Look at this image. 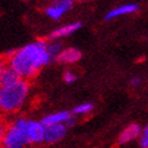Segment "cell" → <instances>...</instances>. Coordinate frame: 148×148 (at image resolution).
<instances>
[{"instance_id": "6da1fadb", "label": "cell", "mask_w": 148, "mask_h": 148, "mask_svg": "<svg viewBox=\"0 0 148 148\" xmlns=\"http://www.w3.org/2000/svg\"><path fill=\"white\" fill-rule=\"evenodd\" d=\"M46 40H35L14 50L9 57V67H11L21 79L30 80L40 72L41 68L53 60L47 49Z\"/></svg>"}, {"instance_id": "7a4b0ae2", "label": "cell", "mask_w": 148, "mask_h": 148, "mask_svg": "<svg viewBox=\"0 0 148 148\" xmlns=\"http://www.w3.org/2000/svg\"><path fill=\"white\" fill-rule=\"evenodd\" d=\"M30 94L29 80L20 79L11 85L0 86V113L14 114L26 104Z\"/></svg>"}, {"instance_id": "3957f363", "label": "cell", "mask_w": 148, "mask_h": 148, "mask_svg": "<svg viewBox=\"0 0 148 148\" xmlns=\"http://www.w3.org/2000/svg\"><path fill=\"white\" fill-rule=\"evenodd\" d=\"M27 124L28 119L23 116L12 120L6 127L0 148H24L30 145L27 136Z\"/></svg>"}, {"instance_id": "277c9868", "label": "cell", "mask_w": 148, "mask_h": 148, "mask_svg": "<svg viewBox=\"0 0 148 148\" xmlns=\"http://www.w3.org/2000/svg\"><path fill=\"white\" fill-rule=\"evenodd\" d=\"M46 126L41 120L28 119L27 124V136L30 145H40L45 142Z\"/></svg>"}, {"instance_id": "5b68a950", "label": "cell", "mask_w": 148, "mask_h": 148, "mask_svg": "<svg viewBox=\"0 0 148 148\" xmlns=\"http://www.w3.org/2000/svg\"><path fill=\"white\" fill-rule=\"evenodd\" d=\"M141 131H142V127H141L138 124H135V123H132V124L127 125L124 130H123L119 136H118V145L120 146H125V145H129L134 142V141H136L140 138L141 136Z\"/></svg>"}, {"instance_id": "8992f818", "label": "cell", "mask_w": 148, "mask_h": 148, "mask_svg": "<svg viewBox=\"0 0 148 148\" xmlns=\"http://www.w3.org/2000/svg\"><path fill=\"white\" fill-rule=\"evenodd\" d=\"M67 127L64 124H57V125H50L46 126L45 131V143L47 145H53L62 141L66 135H67Z\"/></svg>"}, {"instance_id": "52a82bcc", "label": "cell", "mask_w": 148, "mask_h": 148, "mask_svg": "<svg viewBox=\"0 0 148 148\" xmlns=\"http://www.w3.org/2000/svg\"><path fill=\"white\" fill-rule=\"evenodd\" d=\"M82 22H72L68 23L66 26H62L60 28H56L55 30L49 34V40H60L61 38H66V36H69L72 34H74L82 28Z\"/></svg>"}, {"instance_id": "ba28073f", "label": "cell", "mask_w": 148, "mask_h": 148, "mask_svg": "<svg viewBox=\"0 0 148 148\" xmlns=\"http://www.w3.org/2000/svg\"><path fill=\"white\" fill-rule=\"evenodd\" d=\"M82 58V51L77 47H67L63 49L61 51L55 60L57 61L58 63H62V64H73V63H77L78 61Z\"/></svg>"}, {"instance_id": "9c48e42d", "label": "cell", "mask_w": 148, "mask_h": 148, "mask_svg": "<svg viewBox=\"0 0 148 148\" xmlns=\"http://www.w3.org/2000/svg\"><path fill=\"white\" fill-rule=\"evenodd\" d=\"M72 112L68 110H57V112H53L45 115L44 118L41 119V121L45 124V126H50V125H57V124H64L67 120L71 118Z\"/></svg>"}, {"instance_id": "30bf717a", "label": "cell", "mask_w": 148, "mask_h": 148, "mask_svg": "<svg viewBox=\"0 0 148 148\" xmlns=\"http://www.w3.org/2000/svg\"><path fill=\"white\" fill-rule=\"evenodd\" d=\"M138 11V5L137 4H125V5H120L118 8H114L110 11L107 12L106 15V21H110L114 20V18H118L120 16H125V15H131L134 12Z\"/></svg>"}, {"instance_id": "8fae6325", "label": "cell", "mask_w": 148, "mask_h": 148, "mask_svg": "<svg viewBox=\"0 0 148 148\" xmlns=\"http://www.w3.org/2000/svg\"><path fill=\"white\" fill-rule=\"evenodd\" d=\"M20 75L11 68V67H8L1 74H0V86H5V85H11L15 84L20 80Z\"/></svg>"}, {"instance_id": "7c38bea8", "label": "cell", "mask_w": 148, "mask_h": 148, "mask_svg": "<svg viewBox=\"0 0 148 148\" xmlns=\"http://www.w3.org/2000/svg\"><path fill=\"white\" fill-rule=\"evenodd\" d=\"M92 110H94V103L91 102H83L79 103L78 106H75L72 110V114L75 116H80V115H88L90 114Z\"/></svg>"}, {"instance_id": "4fadbf2b", "label": "cell", "mask_w": 148, "mask_h": 148, "mask_svg": "<svg viewBox=\"0 0 148 148\" xmlns=\"http://www.w3.org/2000/svg\"><path fill=\"white\" fill-rule=\"evenodd\" d=\"M66 12H67V11H66L64 9H62L61 6L53 4V3H52V5H50V6H49V8H46V10H45L46 16L50 17V18H52V20H55V21L60 20V18L66 14Z\"/></svg>"}, {"instance_id": "5bb4252c", "label": "cell", "mask_w": 148, "mask_h": 148, "mask_svg": "<svg viewBox=\"0 0 148 148\" xmlns=\"http://www.w3.org/2000/svg\"><path fill=\"white\" fill-rule=\"evenodd\" d=\"M47 49H49V51H50V53L53 56V58L63 50L62 42H61L60 40H50L47 42Z\"/></svg>"}, {"instance_id": "9a60e30c", "label": "cell", "mask_w": 148, "mask_h": 148, "mask_svg": "<svg viewBox=\"0 0 148 148\" xmlns=\"http://www.w3.org/2000/svg\"><path fill=\"white\" fill-rule=\"evenodd\" d=\"M138 145L141 148H148V124L145 127H142L141 136L138 138Z\"/></svg>"}, {"instance_id": "2e32d148", "label": "cell", "mask_w": 148, "mask_h": 148, "mask_svg": "<svg viewBox=\"0 0 148 148\" xmlns=\"http://www.w3.org/2000/svg\"><path fill=\"white\" fill-rule=\"evenodd\" d=\"M77 74L74 73L73 71L71 69H67L64 73H63V80H64V83L67 84H73L74 82H77Z\"/></svg>"}, {"instance_id": "e0dca14e", "label": "cell", "mask_w": 148, "mask_h": 148, "mask_svg": "<svg viewBox=\"0 0 148 148\" xmlns=\"http://www.w3.org/2000/svg\"><path fill=\"white\" fill-rule=\"evenodd\" d=\"M9 67V58L6 56H0V74Z\"/></svg>"}, {"instance_id": "ac0fdd59", "label": "cell", "mask_w": 148, "mask_h": 148, "mask_svg": "<svg viewBox=\"0 0 148 148\" xmlns=\"http://www.w3.org/2000/svg\"><path fill=\"white\" fill-rule=\"evenodd\" d=\"M6 127H8V125L5 124V123L0 119V143H1V141L4 138V135H5V131H6Z\"/></svg>"}, {"instance_id": "d6986e66", "label": "cell", "mask_w": 148, "mask_h": 148, "mask_svg": "<svg viewBox=\"0 0 148 148\" xmlns=\"http://www.w3.org/2000/svg\"><path fill=\"white\" fill-rule=\"evenodd\" d=\"M130 85L132 88H137V86L141 85V78L140 77H134L131 80H130Z\"/></svg>"}, {"instance_id": "ffe728a7", "label": "cell", "mask_w": 148, "mask_h": 148, "mask_svg": "<svg viewBox=\"0 0 148 148\" xmlns=\"http://www.w3.org/2000/svg\"><path fill=\"white\" fill-rule=\"evenodd\" d=\"M75 121H77V119H75V115H71V118L67 120V123H66V126L67 127H72L74 124H75Z\"/></svg>"}]
</instances>
